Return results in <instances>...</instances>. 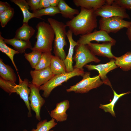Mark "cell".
I'll return each mask as SVG.
<instances>
[{
  "label": "cell",
  "mask_w": 131,
  "mask_h": 131,
  "mask_svg": "<svg viewBox=\"0 0 131 131\" xmlns=\"http://www.w3.org/2000/svg\"><path fill=\"white\" fill-rule=\"evenodd\" d=\"M112 90L114 96L112 100L108 104L106 105L100 104L99 108L103 109L105 112H109L113 116L115 117V114L114 110L115 103L120 98L125 95L130 93V92L128 91L126 92L118 94L113 89Z\"/></svg>",
  "instance_id": "d4e9b609"
},
{
  "label": "cell",
  "mask_w": 131,
  "mask_h": 131,
  "mask_svg": "<svg viewBox=\"0 0 131 131\" xmlns=\"http://www.w3.org/2000/svg\"><path fill=\"white\" fill-rule=\"evenodd\" d=\"M16 85L15 83L5 80L0 77V88L9 95L15 93L14 88Z\"/></svg>",
  "instance_id": "1f68e13d"
},
{
  "label": "cell",
  "mask_w": 131,
  "mask_h": 131,
  "mask_svg": "<svg viewBox=\"0 0 131 131\" xmlns=\"http://www.w3.org/2000/svg\"><path fill=\"white\" fill-rule=\"evenodd\" d=\"M75 53L73 60L75 62L74 69H82L91 62L99 63L101 60L91 51L87 45L78 44L75 48Z\"/></svg>",
  "instance_id": "8992f818"
},
{
  "label": "cell",
  "mask_w": 131,
  "mask_h": 131,
  "mask_svg": "<svg viewBox=\"0 0 131 131\" xmlns=\"http://www.w3.org/2000/svg\"><path fill=\"white\" fill-rule=\"evenodd\" d=\"M14 13V8L11 7L0 14V25L2 28L4 27L13 17Z\"/></svg>",
  "instance_id": "4dcf8cb0"
},
{
  "label": "cell",
  "mask_w": 131,
  "mask_h": 131,
  "mask_svg": "<svg viewBox=\"0 0 131 131\" xmlns=\"http://www.w3.org/2000/svg\"><path fill=\"white\" fill-rule=\"evenodd\" d=\"M10 1L17 5L21 10L23 16V23H28L31 18H36L33 13L29 11L30 7L26 0H11Z\"/></svg>",
  "instance_id": "7402d4cb"
},
{
  "label": "cell",
  "mask_w": 131,
  "mask_h": 131,
  "mask_svg": "<svg viewBox=\"0 0 131 131\" xmlns=\"http://www.w3.org/2000/svg\"><path fill=\"white\" fill-rule=\"evenodd\" d=\"M90 72H85L82 80L66 89L67 92L73 91L79 93H86L92 89L97 88L103 84L99 75L92 77H90Z\"/></svg>",
  "instance_id": "5b68a950"
},
{
  "label": "cell",
  "mask_w": 131,
  "mask_h": 131,
  "mask_svg": "<svg viewBox=\"0 0 131 131\" xmlns=\"http://www.w3.org/2000/svg\"><path fill=\"white\" fill-rule=\"evenodd\" d=\"M92 41L98 42L107 41L116 43V41L106 32L101 30L96 31L85 34L80 35L77 42L78 44L87 45Z\"/></svg>",
  "instance_id": "8fae6325"
},
{
  "label": "cell",
  "mask_w": 131,
  "mask_h": 131,
  "mask_svg": "<svg viewBox=\"0 0 131 131\" xmlns=\"http://www.w3.org/2000/svg\"><path fill=\"white\" fill-rule=\"evenodd\" d=\"M3 40L6 44L12 46L15 50L19 53H24L26 49H31L33 47L30 41H24L14 38L10 39L3 38Z\"/></svg>",
  "instance_id": "ac0fdd59"
},
{
  "label": "cell",
  "mask_w": 131,
  "mask_h": 131,
  "mask_svg": "<svg viewBox=\"0 0 131 131\" xmlns=\"http://www.w3.org/2000/svg\"><path fill=\"white\" fill-rule=\"evenodd\" d=\"M30 74L32 79L31 83L39 87L50 80L55 75L50 67L39 70H31Z\"/></svg>",
  "instance_id": "5bb4252c"
},
{
  "label": "cell",
  "mask_w": 131,
  "mask_h": 131,
  "mask_svg": "<svg viewBox=\"0 0 131 131\" xmlns=\"http://www.w3.org/2000/svg\"><path fill=\"white\" fill-rule=\"evenodd\" d=\"M0 76L3 79L15 83L17 80L16 74L11 66L5 64L0 58Z\"/></svg>",
  "instance_id": "ffe728a7"
},
{
  "label": "cell",
  "mask_w": 131,
  "mask_h": 131,
  "mask_svg": "<svg viewBox=\"0 0 131 131\" xmlns=\"http://www.w3.org/2000/svg\"><path fill=\"white\" fill-rule=\"evenodd\" d=\"M115 43L110 41L104 42L101 44L90 42L87 45L95 56L106 57L111 59H115L116 57L112 53L111 48L115 45Z\"/></svg>",
  "instance_id": "7c38bea8"
},
{
  "label": "cell",
  "mask_w": 131,
  "mask_h": 131,
  "mask_svg": "<svg viewBox=\"0 0 131 131\" xmlns=\"http://www.w3.org/2000/svg\"><path fill=\"white\" fill-rule=\"evenodd\" d=\"M36 18L42 19L41 17L45 15L54 16L56 14L60 13L57 7L50 6L48 7L39 9L33 12Z\"/></svg>",
  "instance_id": "4316f807"
},
{
  "label": "cell",
  "mask_w": 131,
  "mask_h": 131,
  "mask_svg": "<svg viewBox=\"0 0 131 131\" xmlns=\"http://www.w3.org/2000/svg\"><path fill=\"white\" fill-rule=\"evenodd\" d=\"M113 3L126 9L131 10V0H115Z\"/></svg>",
  "instance_id": "d6a6232c"
},
{
  "label": "cell",
  "mask_w": 131,
  "mask_h": 131,
  "mask_svg": "<svg viewBox=\"0 0 131 131\" xmlns=\"http://www.w3.org/2000/svg\"><path fill=\"white\" fill-rule=\"evenodd\" d=\"M50 6L57 7L60 0H49Z\"/></svg>",
  "instance_id": "8d00e7d4"
},
{
  "label": "cell",
  "mask_w": 131,
  "mask_h": 131,
  "mask_svg": "<svg viewBox=\"0 0 131 131\" xmlns=\"http://www.w3.org/2000/svg\"><path fill=\"white\" fill-rule=\"evenodd\" d=\"M114 0H106V4L108 5H111L113 2Z\"/></svg>",
  "instance_id": "f35d334b"
},
{
  "label": "cell",
  "mask_w": 131,
  "mask_h": 131,
  "mask_svg": "<svg viewBox=\"0 0 131 131\" xmlns=\"http://www.w3.org/2000/svg\"><path fill=\"white\" fill-rule=\"evenodd\" d=\"M36 27L37 41L31 50L42 53L51 52L55 36L52 28L49 23L44 21L38 23Z\"/></svg>",
  "instance_id": "7a4b0ae2"
},
{
  "label": "cell",
  "mask_w": 131,
  "mask_h": 131,
  "mask_svg": "<svg viewBox=\"0 0 131 131\" xmlns=\"http://www.w3.org/2000/svg\"><path fill=\"white\" fill-rule=\"evenodd\" d=\"M73 34L72 32L70 30L67 32L66 37L69 43V47L67 55L63 61L66 67V72H71L74 70L73 55L75 47L78 44V42L73 39Z\"/></svg>",
  "instance_id": "2e32d148"
},
{
  "label": "cell",
  "mask_w": 131,
  "mask_h": 131,
  "mask_svg": "<svg viewBox=\"0 0 131 131\" xmlns=\"http://www.w3.org/2000/svg\"><path fill=\"white\" fill-rule=\"evenodd\" d=\"M85 72L82 69H74L72 72L54 75L45 84L39 87L40 90L43 91L42 96L45 98L48 97L53 90L57 87L67 81L70 78L76 76H82Z\"/></svg>",
  "instance_id": "277c9868"
},
{
  "label": "cell",
  "mask_w": 131,
  "mask_h": 131,
  "mask_svg": "<svg viewBox=\"0 0 131 131\" xmlns=\"http://www.w3.org/2000/svg\"><path fill=\"white\" fill-rule=\"evenodd\" d=\"M47 20L52 28L55 34L53 53L55 56L64 61L66 56L64 48L67 44L66 41L67 26L63 22L52 18H48Z\"/></svg>",
  "instance_id": "3957f363"
},
{
  "label": "cell",
  "mask_w": 131,
  "mask_h": 131,
  "mask_svg": "<svg viewBox=\"0 0 131 131\" xmlns=\"http://www.w3.org/2000/svg\"><path fill=\"white\" fill-rule=\"evenodd\" d=\"M97 16L102 18L118 17L123 19H130L126 9L113 3L111 5H105L95 11Z\"/></svg>",
  "instance_id": "ba28073f"
},
{
  "label": "cell",
  "mask_w": 131,
  "mask_h": 131,
  "mask_svg": "<svg viewBox=\"0 0 131 131\" xmlns=\"http://www.w3.org/2000/svg\"><path fill=\"white\" fill-rule=\"evenodd\" d=\"M42 54L40 51L33 50L29 53H25L24 56L29 62L32 67L35 69L41 58Z\"/></svg>",
  "instance_id": "f546056e"
},
{
  "label": "cell",
  "mask_w": 131,
  "mask_h": 131,
  "mask_svg": "<svg viewBox=\"0 0 131 131\" xmlns=\"http://www.w3.org/2000/svg\"><path fill=\"white\" fill-rule=\"evenodd\" d=\"M131 26V21H128L118 17H101L99 21V28L108 33H116L122 29Z\"/></svg>",
  "instance_id": "52a82bcc"
},
{
  "label": "cell",
  "mask_w": 131,
  "mask_h": 131,
  "mask_svg": "<svg viewBox=\"0 0 131 131\" xmlns=\"http://www.w3.org/2000/svg\"><path fill=\"white\" fill-rule=\"evenodd\" d=\"M95 11L93 9L80 7L79 14L66 22L67 26L76 36L92 32L97 26V16Z\"/></svg>",
  "instance_id": "6da1fadb"
},
{
  "label": "cell",
  "mask_w": 131,
  "mask_h": 131,
  "mask_svg": "<svg viewBox=\"0 0 131 131\" xmlns=\"http://www.w3.org/2000/svg\"><path fill=\"white\" fill-rule=\"evenodd\" d=\"M50 67L55 75L66 72L63 61L55 56L52 55Z\"/></svg>",
  "instance_id": "603a6c76"
},
{
  "label": "cell",
  "mask_w": 131,
  "mask_h": 131,
  "mask_svg": "<svg viewBox=\"0 0 131 131\" xmlns=\"http://www.w3.org/2000/svg\"><path fill=\"white\" fill-rule=\"evenodd\" d=\"M52 56L51 52L42 53L41 58L35 70H39L50 67Z\"/></svg>",
  "instance_id": "f1b7e54d"
},
{
  "label": "cell",
  "mask_w": 131,
  "mask_h": 131,
  "mask_svg": "<svg viewBox=\"0 0 131 131\" xmlns=\"http://www.w3.org/2000/svg\"><path fill=\"white\" fill-rule=\"evenodd\" d=\"M115 61V59H111L109 62L105 64L97 65L87 64L84 67L89 70H97L103 83L109 86L113 90L110 82L107 77L106 74L110 71L118 67L116 65Z\"/></svg>",
  "instance_id": "30bf717a"
},
{
  "label": "cell",
  "mask_w": 131,
  "mask_h": 131,
  "mask_svg": "<svg viewBox=\"0 0 131 131\" xmlns=\"http://www.w3.org/2000/svg\"><path fill=\"white\" fill-rule=\"evenodd\" d=\"M26 1L29 5L30 9L33 12L39 9V5L40 0H27Z\"/></svg>",
  "instance_id": "836d02e7"
},
{
  "label": "cell",
  "mask_w": 131,
  "mask_h": 131,
  "mask_svg": "<svg viewBox=\"0 0 131 131\" xmlns=\"http://www.w3.org/2000/svg\"><path fill=\"white\" fill-rule=\"evenodd\" d=\"M23 131H29L27 130L26 129H24V130Z\"/></svg>",
  "instance_id": "ab89813d"
},
{
  "label": "cell",
  "mask_w": 131,
  "mask_h": 131,
  "mask_svg": "<svg viewBox=\"0 0 131 131\" xmlns=\"http://www.w3.org/2000/svg\"><path fill=\"white\" fill-rule=\"evenodd\" d=\"M57 124L53 118L49 121L45 119L39 122L37 124L36 128H33L31 131H49Z\"/></svg>",
  "instance_id": "83f0119b"
},
{
  "label": "cell",
  "mask_w": 131,
  "mask_h": 131,
  "mask_svg": "<svg viewBox=\"0 0 131 131\" xmlns=\"http://www.w3.org/2000/svg\"><path fill=\"white\" fill-rule=\"evenodd\" d=\"M74 5L87 9H93L95 11L106 4L105 0H73Z\"/></svg>",
  "instance_id": "d6986e66"
},
{
  "label": "cell",
  "mask_w": 131,
  "mask_h": 131,
  "mask_svg": "<svg viewBox=\"0 0 131 131\" xmlns=\"http://www.w3.org/2000/svg\"><path fill=\"white\" fill-rule=\"evenodd\" d=\"M50 6L49 0H40L39 9L45 8Z\"/></svg>",
  "instance_id": "d590c367"
},
{
  "label": "cell",
  "mask_w": 131,
  "mask_h": 131,
  "mask_svg": "<svg viewBox=\"0 0 131 131\" xmlns=\"http://www.w3.org/2000/svg\"><path fill=\"white\" fill-rule=\"evenodd\" d=\"M69 100H65L56 104L55 108L50 112V115L57 122H62L66 121L68 115L66 112L70 107Z\"/></svg>",
  "instance_id": "9a60e30c"
},
{
  "label": "cell",
  "mask_w": 131,
  "mask_h": 131,
  "mask_svg": "<svg viewBox=\"0 0 131 131\" xmlns=\"http://www.w3.org/2000/svg\"><path fill=\"white\" fill-rule=\"evenodd\" d=\"M10 5L7 2L0 1V14L11 8Z\"/></svg>",
  "instance_id": "e575fe53"
},
{
  "label": "cell",
  "mask_w": 131,
  "mask_h": 131,
  "mask_svg": "<svg viewBox=\"0 0 131 131\" xmlns=\"http://www.w3.org/2000/svg\"><path fill=\"white\" fill-rule=\"evenodd\" d=\"M115 63L118 67L125 71H128L131 69V52H127L119 57H116Z\"/></svg>",
  "instance_id": "cb8c5ba5"
},
{
  "label": "cell",
  "mask_w": 131,
  "mask_h": 131,
  "mask_svg": "<svg viewBox=\"0 0 131 131\" xmlns=\"http://www.w3.org/2000/svg\"><path fill=\"white\" fill-rule=\"evenodd\" d=\"M126 34L129 40L131 42V26L127 29Z\"/></svg>",
  "instance_id": "74e56055"
},
{
  "label": "cell",
  "mask_w": 131,
  "mask_h": 131,
  "mask_svg": "<svg viewBox=\"0 0 131 131\" xmlns=\"http://www.w3.org/2000/svg\"><path fill=\"white\" fill-rule=\"evenodd\" d=\"M28 86L31 90L29 97L30 106L31 109L35 112L36 119L40 121L41 119V109L45 103V100L40 93L39 87L31 83H29Z\"/></svg>",
  "instance_id": "9c48e42d"
},
{
  "label": "cell",
  "mask_w": 131,
  "mask_h": 131,
  "mask_svg": "<svg viewBox=\"0 0 131 131\" xmlns=\"http://www.w3.org/2000/svg\"><path fill=\"white\" fill-rule=\"evenodd\" d=\"M1 32L0 33V50L2 52L6 54L10 58L14 67L17 74L18 69L14 60V57L16 54H19V53L15 49L8 47L3 40V37L1 35Z\"/></svg>",
  "instance_id": "484cf974"
},
{
  "label": "cell",
  "mask_w": 131,
  "mask_h": 131,
  "mask_svg": "<svg viewBox=\"0 0 131 131\" xmlns=\"http://www.w3.org/2000/svg\"><path fill=\"white\" fill-rule=\"evenodd\" d=\"M49 131H54L53 130H50Z\"/></svg>",
  "instance_id": "60d3db41"
},
{
  "label": "cell",
  "mask_w": 131,
  "mask_h": 131,
  "mask_svg": "<svg viewBox=\"0 0 131 131\" xmlns=\"http://www.w3.org/2000/svg\"><path fill=\"white\" fill-rule=\"evenodd\" d=\"M35 33L34 29L28 23H23L22 25L16 31L14 38L26 41H29Z\"/></svg>",
  "instance_id": "e0dca14e"
},
{
  "label": "cell",
  "mask_w": 131,
  "mask_h": 131,
  "mask_svg": "<svg viewBox=\"0 0 131 131\" xmlns=\"http://www.w3.org/2000/svg\"><path fill=\"white\" fill-rule=\"evenodd\" d=\"M57 7L63 17L71 20L74 17L75 15H77L80 13L78 9L71 8L64 0H60Z\"/></svg>",
  "instance_id": "44dd1931"
},
{
  "label": "cell",
  "mask_w": 131,
  "mask_h": 131,
  "mask_svg": "<svg viewBox=\"0 0 131 131\" xmlns=\"http://www.w3.org/2000/svg\"><path fill=\"white\" fill-rule=\"evenodd\" d=\"M18 76L19 83L15 87V92L19 95L21 98L24 101L28 110L27 116L28 117H30L32 116V115L29 100V95L31 92L30 89L28 88L29 81L25 78L22 81L18 75Z\"/></svg>",
  "instance_id": "4fadbf2b"
}]
</instances>
